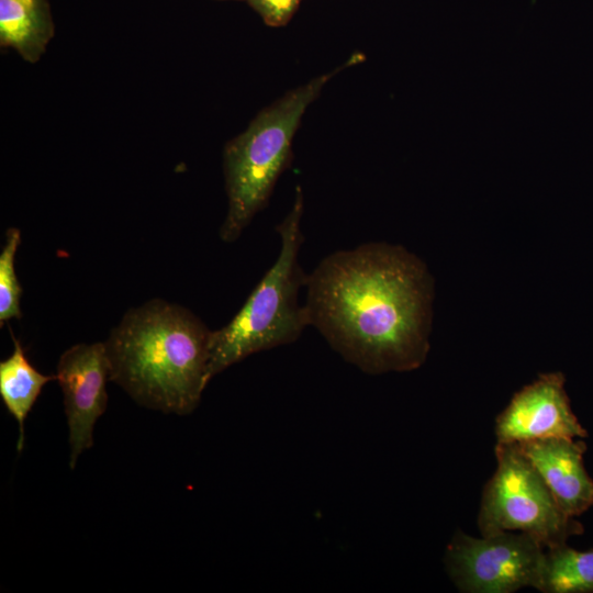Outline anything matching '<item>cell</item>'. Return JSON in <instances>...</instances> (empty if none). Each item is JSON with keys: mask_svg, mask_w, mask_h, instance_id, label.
I'll use <instances>...</instances> for the list:
<instances>
[{"mask_svg": "<svg viewBox=\"0 0 593 593\" xmlns=\"http://www.w3.org/2000/svg\"><path fill=\"white\" fill-rule=\"evenodd\" d=\"M310 326L369 374L411 371L428 350L432 279L401 246L366 243L324 257L307 275Z\"/></svg>", "mask_w": 593, "mask_h": 593, "instance_id": "cell-1", "label": "cell"}, {"mask_svg": "<svg viewBox=\"0 0 593 593\" xmlns=\"http://www.w3.org/2000/svg\"><path fill=\"white\" fill-rule=\"evenodd\" d=\"M211 334L187 307L149 300L128 310L104 342L110 380L141 405L190 414L209 383Z\"/></svg>", "mask_w": 593, "mask_h": 593, "instance_id": "cell-2", "label": "cell"}, {"mask_svg": "<svg viewBox=\"0 0 593 593\" xmlns=\"http://www.w3.org/2000/svg\"><path fill=\"white\" fill-rule=\"evenodd\" d=\"M361 57L355 54L333 71L288 91L226 143L223 167L228 208L220 228L223 242H235L268 204L280 175L290 163L292 141L306 109L333 76L357 64Z\"/></svg>", "mask_w": 593, "mask_h": 593, "instance_id": "cell-3", "label": "cell"}, {"mask_svg": "<svg viewBox=\"0 0 593 593\" xmlns=\"http://www.w3.org/2000/svg\"><path fill=\"white\" fill-rule=\"evenodd\" d=\"M303 210V193L298 187L290 212L276 226L281 243L278 258L236 315L223 327L212 331L209 382L250 355L296 342L310 326L306 306L299 301L309 275L299 261L304 240Z\"/></svg>", "mask_w": 593, "mask_h": 593, "instance_id": "cell-4", "label": "cell"}, {"mask_svg": "<svg viewBox=\"0 0 593 593\" xmlns=\"http://www.w3.org/2000/svg\"><path fill=\"white\" fill-rule=\"evenodd\" d=\"M496 469L484 485L478 515L481 535L525 533L545 549L583 534V525L567 515L516 444L496 443Z\"/></svg>", "mask_w": 593, "mask_h": 593, "instance_id": "cell-5", "label": "cell"}, {"mask_svg": "<svg viewBox=\"0 0 593 593\" xmlns=\"http://www.w3.org/2000/svg\"><path fill=\"white\" fill-rule=\"evenodd\" d=\"M545 552V547L525 533L500 532L475 538L458 530L447 546L445 564L465 593L539 590Z\"/></svg>", "mask_w": 593, "mask_h": 593, "instance_id": "cell-6", "label": "cell"}, {"mask_svg": "<svg viewBox=\"0 0 593 593\" xmlns=\"http://www.w3.org/2000/svg\"><path fill=\"white\" fill-rule=\"evenodd\" d=\"M55 377L64 395L71 450L69 466L74 468L79 455L93 445L94 424L108 404L110 363L104 342L81 343L65 350Z\"/></svg>", "mask_w": 593, "mask_h": 593, "instance_id": "cell-7", "label": "cell"}, {"mask_svg": "<svg viewBox=\"0 0 593 593\" xmlns=\"http://www.w3.org/2000/svg\"><path fill=\"white\" fill-rule=\"evenodd\" d=\"M496 443L563 437L585 438L586 429L570 406L561 372L541 374L524 387L495 419Z\"/></svg>", "mask_w": 593, "mask_h": 593, "instance_id": "cell-8", "label": "cell"}, {"mask_svg": "<svg viewBox=\"0 0 593 593\" xmlns=\"http://www.w3.org/2000/svg\"><path fill=\"white\" fill-rule=\"evenodd\" d=\"M516 445L567 515L577 517L593 505V479L584 468L586 444L582 438L552 437Z\"/></svg>", "mask_w": 593, "mask_h": 593, "instance_id": "cell-9", "label": "cell"}, {"mask_svg": "<svg viewBox=\"0 0 593 593\" xmlns=\"http://www.w3.org/2000/svg\"><path fill=\"white\" fill-rule=\"evenodd\" d=\"M54 35L46 0H0V45L29 63L37 61Z\"/></svg>", "mask_w": 593, "mask_h": 593, "instance_id": "cell-10", "label": "cell"}, {"mask_svg": "<svg viewBox=\"0 0 593 593\" xmlns=\"http://www.w3.org/2000/svg\"><path fill=\"white\" fill-rule=\"evenodd\" d=\"M10 334L13 340V351L0 362V396L7 411L19 423L18 451H21L24 446L25 418L43 387L56 377L37 371L26 358L22 345L11 328Z\"/></svg>", "mask_w": 593, "mask_h": 593, "instance_id": "cell-11", "label": "cell"}, {"mask_svg": "<svg viewBox=\"0 0 593 593\" xmlns=\"http://www.w3.org/2000/svg\"><path fill=\"white\" fill-rule=\"evenodd\" d=\"M542 593H593V549L559 545L546 549L539 590Z\"/></svg>", "mask_w": 593, "mask_h": 593, "instance_id": "cell-12", "label": "cell"}, {"mask_svg": "<svg viewBox=\"0 0 593 593\" xmlns=\"http://www.w3.org/2000/svg\"><path fill=\"white\" fill-rule=\"evenodd\" d=\"M21 243V232L16 227H9L0 253V324L12 318L20 320L22 311L20 299L22 288L15 273V254Z\"/></svg>", "mask_w": 593, "mask_h": 593, "instance_id": "cell-13", "label": "cell"}, {"mask_svg": "<svg viewBox=\"0 0 593 593\" xmlns=\"http://www.w3.org/2000/svg\"><path fill=\"white\" fill-rule=\"evenodd\" d=\"M262 21L273 27L288 24L301 0H246Z\"/></svg>", "mask_w": 593, "mask_h": 593, "instance_id": "cell-14", "label": "cell"}, {"mask_svg": "<svg viewBox=\"0 0 593 593\" xmlns=\"http://www.w3.org/2000/svg\"><path fill=\"white\" fill-rule=\"evenodd\" d=\"M246 1V0H245Z\"/></svg>", "mask_w": 593, "mask_h": 593, "instance_id": "cell-15", "label": "cell"}]
</instances>
